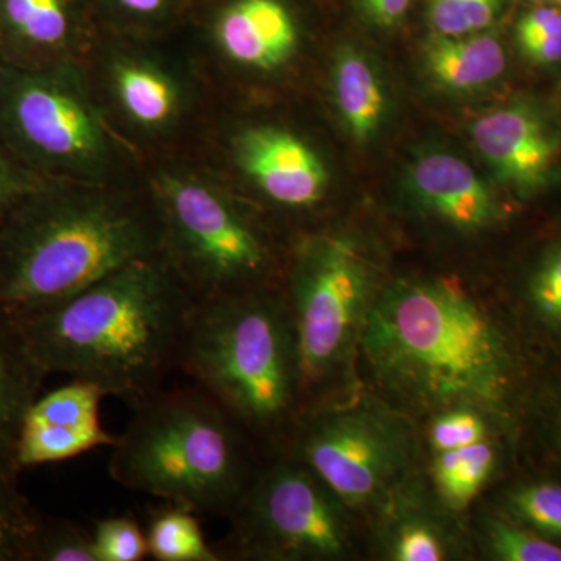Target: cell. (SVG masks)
<instances>
[{
	"label": "cell",
	"mask_w": 561,
	"mask_h": 561,
	"mask_svg": "<svg viewBox=\"0 0 561 561\" xmlns=\"http://www.w3.org/2000/svg\"><path fill=\"white\" fill-rule=\"evenodd\" d=\"M131 409L111 446L113 481L198 515L230 518L260 470L242 424L197 383L162 387Z\"/></svg>",
	"instance_id": "obj_4"
},
{
	"label": "cell",
	"mask_w": 561,
	"mask_h": 561,
	"mask_svg": "<svg viewBox=\"0 0 561 561\" xmlns=\"http://www.w3.org/2000/svg\"><path fill=\"white\" fill-rule=\"evenodd\" d=\"M84 66L111 124L147 162L183 142L208 116L210 83L194 55L99 39Z\"/></svg>",
	"instance_id": "obj_11"
},
{
	"label": "cell",
	"mask_w": 561,
	"mask_h": 561,
	"mask_svg": "<svg viewBox=\"0 0 561 561\" xmlns=\"http://www.w3.org/2000/svg\"><path fill=\"white\" fill-rule=\"evenodd\" d=\"M408 187L424 213L460 232L486 230L501 216L489 184L468 162L445 151L416 158Z\"/></svg>",
	"instance_id": "obj_18"
},
{
	"label": "cell",
	"mask_w": 561,
	"mask_h": 561,
	"mask_svg": "<svg viewBox=\"0 0 561 561\" xmlns=\"http://www.w3.org/2000/svg\"><path fill=\"white\" fill-rule=\"evenodd\" d=\"M502 0H431L430 22L440 36L485 32L500 14Z\"/></svg>",
	"instance_id": "obj_29"
},
{
	"label": "cell",
	"mask_w": 561,
	"mask_h": 561,
	"mask_svg": "<svg viewBox=\"0 0 561 561\" xmlns=\"http://www.w3.org/2000/svg\"><path fill=\"white\" fill-rule=\"evenodd\" d=\"M158 253L162 225L146 184L44 180L0 227V319L18 323Z\"/></svg>",
	"instance_id": "obj_3"
},
{
	"label": "cell",
	"mask_w": 561,
	"mask_h": 561,
	"mask_svg": "<svg viewBox=\"0 0 561 561\" xmlns=\"http://www.w3.org/2000/svg\"><path fill=\"white\" fill-rule=\"evenodd\" d=\"M98 43L80 0H0V61L28 69L87 61Z\"/></svg>",
	"instance_id": "obj_14"
},
{
	"label": "cell",
	"mask_w": 561,
	"mask_h": 561,
	"mask_svg": "<svg viewBox=\"0 0 561 561\" xmlns=\"http://www.w3.org/2000/svg\"><path fill=\"white\" fill-rule=\"evenodd\" d=\"M180 368L250 437L283 451L305 409L297 334L283 290L197 302Z\"/></svg>",
	"instance_id": "obj_5"
},
{
	"label": "cell",
	"mask_w": 561,
	"mask_h": 561,
	"mask_svg": "<svg viewBox=\"0 0 561 561\" xmlns=\"http://www.w3.org/2000/svg\"><path fill=\"white\" fill-rule=\"evenodd\" d=\"M195 306L158 253L14 324L47 375L61 373L92 383L133 408L180 368Z\"/></svg>",
	"instance_id": "obj_2"
},
{
	"label": "cell",
	"mask_w": 561,
	"mask_h": 561,
	"mask_svg": "<svg viewBox=\"0 0 561 561\" xmlns=\"http://www.w3.org/2000/svg\"><path fill=\"white\" fill-rule=\"evenodd\" d=\"M379 556L389 561L467 559L471 545L457 515L443 507L419 474L394 491L371 516Z\"/></svg>",
	"instance_id": "obj_15"
},
{
	"label": "cell",
	"mask_w": 561,
	"mask_h": 561,
	"mask_svg": "<svg viewBox=\"0 0 561 561\" xmlns=\"http://www.w3.org/2000/svg\"><path fill=\"white\" fill-rule=\"evenodd\" d=\"M0 144L43 180L142 184L147 161L102 108L84 61L28 69L0 61Z\"/></svg>",
	"instance_id": "obj_6"
},
{
	"label": "cell",
	"mask_w": 561,
	"mask_h": 561,
	"mask_svg": "<svg viewBox=\"0 0 561 561\" xmlns=\"http://www.w3.org/2000/svg\"><path fill=\"white\" fill-rule=\"evenodd\" d=\"M494 424L486 413L474 408L446 409L430 416L427 446L432 454H438L490 440Z\"/></svg>",
	"instance_id": "obj_27"
},
{
	"label": "cell",
	"mask_w": 561,
	"mask_h": 561,
	"mask_svg": "<svg viewBox=\"0 0 561 561\" xmlns=\"http://www.w3.org/2000/svg\"><path fill=\"white\" fill-rule=\"evenodd\" d=\"M332 98L351 136L368 142L381 130L387 101L371 61L353 47L339 51L332 66Z\"/></svg>",
	"instance_id": "obj_21"
},
{
	"label": "cell",
	"mask_w": 561,
	"mask_h": 561,
	"mask_svg": "<svg viewBox=\"0 0 561 561\" xmlns=\"http://www.w3.org/2000/svg\"><path fill=\"white\" fill-rule=\"evenodd\" d=\"M497 456L491 438L465 448L432 454L430 485L443 507L454 515L470 508L493 478Z\"/></svg>",
	"instance_id": "obj_22"
},
{
	"label": "cell",
	"mask_w": 561,
	"mask_h": 561,
	"mask_svg": "<svg viewBox=\"0 0 561 561\" xmlns=\"http://www.w3.org/2000/svg\"><path fill=\"white\" fill-rule=\"evenodd\" d=\"M476 542L491 560L561 561V546L511 515H483L476 524Z\"/></svg>",
	"instance_id": "obj_24"
},
{
	"label": "cell",
	"mask_w": 561,
	"mask_h": 561,
	"mask_svg": "<svg viewBox=\"0 0 561 561\" xmlns=\"http://www.w3.org/2000/svg\"><path fill=\"white\" fill-rule=\"evenodd\" d=\"M534 2H540V0H534Z\"/></svg>",
	"instance_id": "obj_38"
},
{
	"label": "cell",
	"mask_w": 561,
	"mask_h": 561,
	"mask_svg": "<svg viewBox=\"0 0 561 561\" xmlns=\"http://www.w3.org/2000/svg\"><path fill=\"white\" fill-rule=\"evenodd\" d=\"M348 505L289 453L273 454L230 516V535L216 545L221 561H337L356 551Z\"/></svg>",
	"instance_id": "obj_10"
},
{
	"label": "cell",
	"mask_w": 561,
	"mask_h": 561,
	"mask_svg": "<svg viewBox=\"0 0 561 561\" xmlns=\"http://www.w3.org/2000/svg\"><path fill=\"white\" fill-rule=\"evenodd\" d=\"M561 33V10L559 7H537L527 11L516 25V39L526 41L538 36Z\"/></svg>",
	"instance_id": "obj_34"
},
{
	"label": "cell",
	"mask_w": 561,
	"mask_h": 561,
	"mask_svg": "<svg viewBox=\"0 0 561 561\" xmlns=\"http://www.w3.org/2000/svg\"><path fill=\"white\" fill-rule=\"evenodd\" d=\"M518 44L531 61L540 62V65H553V62L561 61V33L519 41Z\"/></svg>",
	"instance_id": "obj_36"
},
{
	"label": "cell",
	"mask_w": 561,
	"mask_h": 561,
	"mask_svg": "<svg viewBox=\"0 0 561 561\" xmlns=\"http://www.w3.org/2000/svg\"><path fill=\"white\" fill-rule=\"evenodd\" d=\"M356 365L376 394L409 415L474 408L496 424L508 419L516 375L511 341L459 280L411 278L382 287Z\"/></svg>",
	"instance_id": "obj_1"
},
{
	"label": "cell",
	"mask_w": 561,
	"mask_h": 561,
	"mask_svg": "<svg viewBox=\"0 0 561 561\" xmlns=\"http://www.w3.org/2000/svg\"><path fill=\"white\" fill-rule=\"evenodd\" d=\"M43 181L35 173L22 168L0 144V227L21 198Z\"/></svg>",
	"instance_id": "obj_32"
},
{
	"label": "cell",
	"mask_w": 561,
	"mask_h": 561,
	"mask_svg": "<svg viewBox=\"0 0 561 561\" xmlns=\"http://www.w3.org/2000/svg\"><path fill=\"white\" fill-rule=\"evenodd\" d=\"M505 513L549 540H561V485L527 483L508 491Z\"/></svg>",
	"instance_id": "obj_26"
},
{
	"label": "cell",
	"mask_w": 561,
	"mask_h": 561,
	"mask_svg": "<svg viewBox=\"0 0 561 561\" xmlns=\"http://www.w3.org/2000/svg\"><path fill=\"white\" fill-rule=\"evenodd\" d=\"M31 561H98L91 530L69 519H41Z\"/></svg>",
	"instance_id": "obj_28"
},
{
	"label": "cell",
	"mask_w": 561,
	"mask_h": 561,
	"mask_svg": "<svg viewBox=\"0 0 561 561\" xmlns=\"http://www.w3.org/2000/svg\"><path fill=\"white\" fill-rule=\"evenodd\" d=\"M529 295L537 316L561 328V247L552 250L531 276Z\"/></svg>",
	"instance_id": "obj_31"
},
{
	"label": "cell",
	"mask_w": 561,
	"mask_h": 561,
	"mask_svg": "<svg viewBox=\"0 0 561 561\" xmlns=\"http://www.w3.org/2000/svg\"><path fill=\"white\" fill-rule=\"evenodd\" d=\"M424 65L432 79L446 90H479L500 79L507 66L504 46L491 33L435 36L427 44Z\"/></svg>",
	"instance_id": "obj_20"
},
{
	"label": "cell",
	"mask_w": 561,
	"mask_h": 561,
	"mask_svg": "<svg viewBox=\"0 0 561 561\" xmlns=\"http://www.w3.org/2000/svg\"><path fill=\"white\" fill-rule=\"evenodd\" d=\"M46 376L28 353L16 324L0 319V471L21 474L18 446L22 427Z\"/></svg>",
	"instance_id": "obj_19"
},
{
	"label": "cell",
	"mask_w": 561,
	"mask_h": 561,
	"mask_svg": "<svg viewBox=\"0 0 561 561\" xmlns=\"http://www.w3.org/2000/svg\"><path fill=\"white\" fill-rule=\"evenodd\" d=\"M300 44V25L283 0H231L209 25L206 50L194 57L201 68L216 61L271 76L294 61Z\"/></svg>",
	"instance_id": "obj_13"
},
{
	"label": "cell",
	"mask_w": 561,
	"mask_h": 561,
	"mask_svg": "<svg viewBox=\"0 0 561 561\" xmlns=\"http://www.w3.org/2000/svg\"><path fill=\"white\" fill-rule=\"evenodd\" d=\"M471 138L496 179L523 194L545 186L559 158V139L529 105L491 111L472 125Z\"/></svg>",
	"instance_id": "obj_17"
},
{
	"label": "cell",
	"mask_w": 561,
	"mask_h": 561,
	"mask_svg": "<svg viewBox=\"0 0 561 561\" xmlns=\"http://www.w3.org/2000/svg\"><path fill=\"white\" fill-rule=\"evenodd\" d=\"M236 171L275 208H316L330 184L320 154L297 133L272 124L243 125L228 138Z\"/></svg>",
	"instance_id": "obj_12"
},
{
	"label": "cell",
	"mask_w": 561,
	"mask_h": 561,
	"mask_svg": "<svg viewBox=\"0 0 561 561\" xmlns=\"http://www.w3.org/2000/svg\"><path fill=\"white\" fill-rule=\"evenodd\" d=\"M540 2H548V3H552L553 7H559L561 5V0H540Z\"/></svg>",
	"instance_id": "obj_37"
},
{
	"label": "cell",
	"mask_w": 561,
	"mask_h": 561,
	"mask_svg": "<svg viewBox=\"0 0 561 561\" xmlns=\"http://www.w3.org/2000/svg\"><path fill=\"white\" fill-rule=\"evenodd\" d=\"M420 451L413 416L368 391L302 409L280 453L308 465L351 511L373 516L416 474Z\"/></svg>",
	"instance_id": "obj_9"
},
{
	"label": "cell",
	"mask_w": 561,
	"mask_h": 561,
	"mask_svg": "<svg viewBox=\"0 0 561 561\" xmlns=\"http://www.w3.org/2000/svg\"><path fill=\"white\" fill-rule=\"evenodd\" d=\"M415 0H359L368 20L381 27H393L405 16Z\"/></svg>",
	"instance_id": "obj_35"
},
{
	"label": "cell",
	"mask_w": 561,
	"mask_h": 561,
	"mask_svg": "<svg viewBox=\"0 0 561 561\" xmlns=\"http://www.w3.org/2000/svg\"><path fill=\"white\" fill-rule=\"evenodd\" d=\"M20 472L0 471V561H31L43 515L18 486Z\"/></svg>",
	"instance_id": "obj_25"
},
{
	"label": "cell",
	"mask_w": 561,
	"mask_h": 561,
	"mask_svg": "<svg viewBox=\"0 0 561 561\" xmlns=\"http://www.w3.org/2000/svg\"><path fill=\"white\" fill-rule=\"evenodd\" d=\"M280 290L297 334L308 408L356 365L365 321L382 290L379 268L357 239L317 232L295 243Z\"/></svg>",
	"instance_id": "obj_8"
},
{
	"label": "cell",
	"mask_w": 561,
	"mask_h": 561,
	"mask_svg": "<svg viewBox=\"0 0 561 561\" xmlns=\"http://www.w3.org/2000/svg\"><path fill=\"white\" fill-rule=\"evenodd\" d=\"M98 561H140L147 552L146 531L131 516H108L91 529Z\"/></svg>",
	"instance_id": "obj_30"
},
{
	"label": "cell",
	"mask_w": 561,
	"mask_h": 561,
	"mask_svg": "<svg viewBox=\"0 0 561 561\" xmlns=\"http://www.w3.org/2000/svg\"><path fill=\"white\" fill-rule=\"evenodd\" d=\"M121 18L133 22L136 27H153L168 18L173 0H110Z\"/></svg>",
	"instance_id": "obj_33"
},
{
	"label": "cell",
	"mask_w": 561,
	"mask_h": 561,
	"mask_svg": "<svg viewBox=\"0 0 561 561\" xmlns=\"http://www.w3.org/2000/svg\"><path fill=\"white\" fill-rule=\"evenodd\" d=\"M144 184L162 225V254L197 302L272 289L278 253L264 225L210 164L147 162Z\"/></svg>",
	"instance_id": "obj_7"
},
{
	"label": "cell",
	"mask_w": 561,
	"mask_h": 561,
	"mask_svg": "<svg viewBox=\"0 0 561 561\" xmlns=\"http://www.w3.org/2000/svg\"><path fill=\"white\" fill-rule=\"evenodd\" d=\"M146 538L147 552L157 561H221L205 540L198 513L184 505L165 502L151 511Z\"/></svg>",
	"instance_id": "obj_23"
},
{
	"label": "cell",
	"mask_w": 561,
	"mask_h": 561,
	"mask_svg": "<svg viewBox=\"0 0 561 561\" xmlns=\"http://www.w3.org/2000/svg\"><path fill=\"white\" fill-rule=\"evenodd\" d=\"M103 398L99 387L72 381L33 402L18 446L21 471L113 446L117 437L102 426L99 413Z\"/></svg>",
	"instance_id": "obj_16"
}]
</instances>
